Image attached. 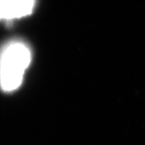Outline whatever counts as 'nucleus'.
Segmentation results:
<instances>
[{
  "label": "nucleus",
  "instance_id": "obj_1",
  "mask_svg": "<svg viewBox=\"0 0 145 145\" xmlns=\"http://www.w3.org/2000/svg\"><path fill=\"white\" fill-rule=\"evenodd\" d=\"M30 47L21 40H11L0 48V87L5 92L19 88L31 62Z\"/></svg>",
  "mask_w": 145,
  "mask_h": 145
},
{
  "label": "nucleus",
  "instance_id": "obj_2",
  "mask_svg": "<svg viewBox=\"0 0 145 145\" xmlns=\"http://www.w3.org/2000/svg\"><path fill=\"white\" fill-rule=\"evenodd\" d=\"M36 0H0V21L10 22L30 16Z\"/></svg>",
  "mask_w": 145,
  "mask_h": 145
}]
</instances>
